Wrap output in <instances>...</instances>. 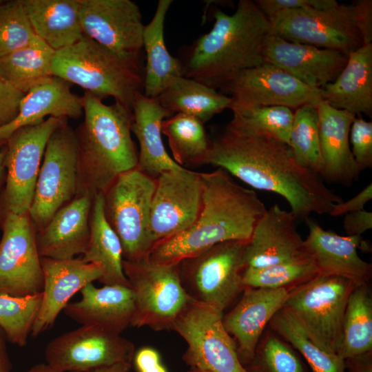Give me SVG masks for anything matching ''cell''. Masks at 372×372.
<instances>
[{"label": "cell", "mask_w": 372, "mask_h": 372, "mask_svg": "<svg viewBox=\"0 0 372 372\" xmlns=\"http://www.w3.org/2000/svg\"><path fill=\"white\" fill-rule=\"evenodd\" d=\"M205 164L283 197L297 220H305L311 213L330 215L335 205L343 201L318 174L298 162L289 144L264 132L227 123L209 137Z\"/></svg>", "instance_id": "6da1fadb"}, {"label": "cell", "mask_w": 372, "mask_h": 372, "mask_svg": "<svg viewBox=\"0 0 372 372\" xmlns=\"http://www.w3.org/2000/svg\"><path fill=\"white\" fill-rule=\"evenodd\" d=\"M200 176L203 203L197 220L187 230L157 241L147 256L150 262L176 265L218 243L250 238L267 209L257 194L220 168Z\"/></svg>", "instance_id": "7a4b0ae2"}, {"label": "cell", "mask_w": 372, "mask_h": 372, "mask_svg": "<svg viewBox=\"0 0 372 372\" xmlns=\"http://www.w3.org/2000/svg\"><path fill=\"white\" fill-rule=\"evenodd\" d=\"M210 31L190 47L183 76L212 88H222L241 71L264 63L265 40L273 32L254 1L240 0L235 12L217 10Z\"/></svg>", "instance_id": "3957f363"}, {"label": "cell", "mask_w": 372, "mask_h": 372, "mask_svg": "<svg viewBox=\"0 0 372 372\" xmlns=\"http://www.w3.org/2000/svg\"><path fill=\"white\" fill-rule=\"evenodd\" d=\"M84 118L74 130L79 156L77 196L104 194L121 174L135 169L138 152L132 138V110L85 92Z\"/></svg>", "instance_id": "277c9868"}, {"label": "cell", "mask_w": 372, "mask_h": 372, "mask_svg": "<svg viewBox=\"0 0 372 372\" xmlns=\"http://www.w3.org/2000/svg\"><path fill=\"white\" fill-rule=\"evenodd\" d=\"M52 74L101 99L113 97L131 110L136 95L143 92L142 65L122 59L85 35L55 52Z\"/></svg>", "instance_id": "5b68a950"}, {"label": "cell", "mask_w": 372, "mask_h": 372, "mask_svg": "<svg viewBox=\"0 0 372 372\" xmlns=\"http://www.w3.org/2000/svg\"><path fill=\"white\" fill-rule=\"evenodd\" d=\"M154 178L136 167L118 175L103 194L104 215L118 236L123 259L147 257L155 244L151 231Z\"/></svg>", "instance_id": "8992f818"}, {"label": "cell", "mask_w": 372, "mask_h": 372, "mask_svg": "<svg viewBox=\"0 0 372 372\" xmlns=\"http://www.w3.org/2000/svg\"><path fill=\"white\" fill-rule=\"evenodd\" d=\"M246 242H223L180 261V279L189 298L223 313L245 288Z\"/></svg>", "instance_id": "52a82bcc"}, {"label": "cell", "mask_w": 372, "mask_h": 372, "mask_svg": "<svg viewBox=\"0 0 372 372\" xmlns=\"http://www.w3.org/2000/svg\"><path fill=\"white\" fill-rule=\"evenodd\" d=\"M123 269L134 294L131 327L170 331L191 298L180 279L178 264L159 265L147 257L123 260Z\"/></svg>", "instance_id": "ba28073f"}, {"label": "cell", "mask_w": 372, "mask_h": 372, "mask_svg": "<svg viewBox=\"0 0 372 372\" xmlns=\"http://www.w3.org/2000/svg\"><path fill=\"white\" fill-rule=\"evenodd\" d=\"M68 120L51 134L44 152L28 211L36 232L77 195L78 147L74 130Z\"/></svg>", "instance_id": "9c48e42d"}, {"label": "cell", "mask_w": 372, "mask_h": 372, "mask_svg": "<svg viewBox=\"0 0 372 372\" xmlns=\"http://www.w3.org/2000/svg\"><path fill=\"white\" fill-rule=\"evenodd\" d=\"M355 286L347 278L318 273L289 290L282 308L338 354L344 312Z\"/></svg>", "instance_id": "30bf717a"}, {"label": "cell", "mask_w": 372, "mask_h": 372, "mask_svg": "<svg viewBox=\"0 0 372 372\" xmlns=\"http://www.w3.org/2000/svg\"><path fill=\"white\" fill-rule=\"evenodd\" d=\"M67 118L50 116L14 131L7 139L6 178L0 192V223L8 214H28L47 143Z\"/></svg>", "instance_id": "8fae6325"}, {"label": "cell", "mask_w": 372, "mask_h": 372, "mask_svg": "<svg viewBox=\"0 0 372 372\" xmlns=\"http://www.w3.org/2000/svg\"><path fill=\"white\" fill-rule=\"evenodd\" d=\"M223 313L190 299L172 328L187 344L182 359L192 368L209 372H249L223 325Z\"/></svg>", "instance_id": "7c38bea8"}, {"label": "cell", "mask_w": 372, "mask_h": 372, "mask_svg": "<svg viewBox=\"0 0 372 372\" xmlns=\"http://www.w3.org/2000/svg\"><path fill=\"white\" fill-rule=\"evenodd\" d=\"M273 32L282 39L349 54L362 46L351 4L326 9L280 11L268 17Z\"/></svg>", "instance_id": "4fadbf2b"}, {"label": "cell", "mask_w": 372, "mask_h": 372, "mask_svg": "<svg viewBox=\"0 0 372 372\" xmlns=\"http://www.w3.org/2000/svg\"><path fill=\"white\" fill-rule=\"evenodd\" d=\"M135 347L121 334L93 325L61 334L45 349L46 364L62 372H92L117 363L132 364Z\"/></svg>", "instance_id": "5bb4252c"}, {"label": "cell", "mask_w": 372, "mask_h": 372, "mask_svg": "<svg viewBox=\"0 0 372 372\" xmlns=\"http://www.w3.org/2000/svg\"><path fill=\"white\" fill-rule=\"evenodd\" d=\"M84 34L125 61L141 65L145 25L131 0H79Z\"/></svg>", "instance_id": "9a60e30c"}, {"label": "cell", "mask_w": 372, "mask_h": 372, "mask_svg": "<svg viewBox=\"0 0 372 372\" xmlns=\"http://www.w3.org/2000/svg\"><path fill=\"white\" fill-rule=\"evenodd\" d=\"M0 228V295L24 297L41 293V257L29 214H8Z\"/></svg>", "instance_id": "2e32d148"}, {"label": "cell", "mask_w": 372, "mask_h": 372, "mask_svg": "<svg viewBox=\"0 0 372 372\" xmlns=\"http://www.w3.org/2000/svg\"><path fill=\"white\" fill-rule=\"evenodd\" d=\"M231 99L229 109L240 111L256 106H285L290 109L317 105L321 90L311 87L271 64L240 72L221 88Z\"/></svg>", "instance_id": "e0dca14e"}, {"label": "cell", "mask_w": 372, "mask_h": 372, "mask_svg": "<svg viewBox=\"0 0 372 372\" xmlns=\"http://www.w3.org/2000/svg\"><path fill=\"white\" fill-rule=\"evenodd\" d=\"M202 203L200 172L183 167L163 172L156 178L152 201L151 231L155 242L189 229Z\"/></svg>", "instance_id": "ac0fdd59"}, {"label": "cell", "mask_w": 372, "mask_h": 372, "mask_svg": "<svg viewBox=\"0 0 372 372\" xmlns=\"http://www.w3.org/2000/svg\"><path fill=\"white\" fill-rule=\"evenodd\" d=\"M296 218L278 204L267 209L244 250L246 267L262 268L311 256L296 228Z\"/></svg>", "instance_id": "d6986e66"}, {"label": "cell", "mask_w": 372, "mask_h": 372, "mask_svg": "<svg viewBox=\"0 0 372 372\" xmlns=\"http://www.w3.org/2000/svg\"><path fill=\"white\" fill-rule=\"evenodd\" d=\"M263 58L264 63L279 68L308 86L321 89L338 77L348 54L291 42L272 32L265 40Z\"/></svg>", "instance_id": "ffe728a7"}, {"label": "cell", "mask_w": 372, "mask_h": 372, "mask_svg": "<svg viewBox=\"0 0 372 372\" xmlns=\"http://www.w3.org/2000/svg\"><path fill=\"white\" fill-rule=\"evenodd\" d=\"M289 290L245 287L236 306L223 317V325L236 340L238 355L246 368L252 361L266 325L281 309Z\"/></svg>", "instance_id": "44dd1931"}, {"label": "cell", "mask_w": 372, "mask_h": 372, "mask_svg": "<svg viewBox=\"0 0 372 372\" xmlns=\"http://www.w3.org/2000/svg\"><path fill=\"white\" fill-rule=\"evenodd\" d=\"M43 287L39 311L30 335L37 337L51 328L72 297L89 283L99 280V265L85 262L80 258H41Z\"/></svg>", "instance_id": "7402d4cb"}, {"label": "cell", "mask_w": 372, "mask_h": 372, "mask_svg": "<svg viewBox=\"0 0 372 372\" xmlns=\"http://www.w3.org/2000/svg\"><path fill=\"white\" fill-rule=\"evenodd\" d=\"M317 109L322 158L320 176L324 181L349 187L360 174L349 143L351 126L356 116L323 100L318 102Z\"/></svg>", "instance_id": "603a6c76"}, {"label": "cell", "mask_w": 372, "mask_h": 372, "mask_svg": "<svg viewBox=\"0 0 372 372\" xmlns=\"http://www.w3.org/2000/svg\"><path fill=\"white\" fill-rule=\"evenodd\" d=\"M304 221L309 231L304 243L319 273L344 278L355 285H367L372 266L358 254L361 236H342L327 231L311 218Z\"/></svg>", "instance_id": "cb8c5ba5"}, {"label": "cell", "mask_w": 372, "mask_h": 372, "mask_svg": "<svg viewBox=\"0 0 372 372\" xmlns=\"http://www.w3.org/2000/svg\"><path fill=\"white\" fill-rule=\"evenodd\" d=\"M93 198L76 196L60 208L46 225L36 232L41 258L72 259L85 252L90 238V217Z\"/></svg>", "instance_id": "d4e9b609"}, {"label": "cell", "mask_w": 372, "mask_h": 372, "mask_svg": "<svg viewBox=\"0 0 372 372\" xmlns=\"http://www.w3.org/2000/svg\"><path fill=\"white\" fill-rule=\"evenodd\" d=\"M81 300L69 302L64 313L81 325H93L121 334L130 326L134 311L130 287L89 283L81 291Z\"/></svg>", "instance_id": "484cf974"}, {"label": "cell", "mask_w": 372, "mask_h": 372, "mask_svg": "<svg viewBox=\"0 0 372 372\" xmlns=\"http://www.w3.org/2000/svg\"><path fill=\"white\" fill-rule=\"evenodd\" d=\"M83 114L82 96L72 92L70 83L52 76L25 94L17 116L0 127V142L6 141L17 130L39 123L48 117L77 119Z\"/></svg>", "instance_id": "4316f807"}, {"label": "cell", "mask_w": 372, "mask_h": 372, "mask_svg": "<svg viewBox=\"0 0 372 372\" xmlns=\"http://www.w3.org/2000/svg\"><path fill=\"white\" fill-rule=\"evenodd\" d=\"M132 114L131 130L139 145L136 168L156 178L163 172L182 167L168 154L161 136L163 121L173 114L143 92L136 96Z\"/></svg>", "instance_id": "83f0119b"}, {"label": "cell", "mask_w": 372, "mask_h": 372, "mask_svg": "<svg viewBox=\"0 0 372 372\" xmlns=\"http://www.w3.org/2000/svg\"><path fill=\"white\" fill-rule=\"evenodd\" d=\"M321 90L322 100L353 114L372 113V43L348 54L347 62L331 83Z\"/></svg>", "instance_id": "f1b7e54d"}, {"label": "cell", "mask_w": 372, "mask_h": 372, "mask_svg": "<svg viewBox=\"0 0 372 372\" xmlns=\"http://www.w3.org/2000/svg\"><path fill=\"white\" fill-rule=\"evenodd\" d=\"M37 35L53 50L81 40L83 31L79 0H21Z\"/></svg>", "instance_id": "f546056e"}, {"label": "cell", "mask_w": 372, "mask_h": 372, "mask_svg": "<svg viewBox=\"0 0 372 372\" xmlns=\"http://www.w3.org/2000/svg\"><path fill=\"white\" fill-rule=\"evenodd\" d=\"M172 2L159 0L152 20L144 28L143 48L146 63L143 94L152 99L157 98L173 78L183 76L180 59L170 54L165 41V21Z\"/></svg>", "instance_id": "4dcf8cb0"}, {"label": "cell", "mask_w": 372, "mask_h": 372, "mask_svg": "<svg viewBox=\"0 0 372 372\" xmlns=\"http://www.w3.org/2000/svg\"><path fill=\"white\" fill-rule=\"evenodd\" d=\"M103 205V194H96L90 212L89 242L81 258L99 265L101 275L99 282L103 285L129 287L123 269L121 244L105 220Z\"/></svg>", "instance_id": "1f68e13d"}, {"label": "cell", "mask_w": 372, "mask_h": 372, "mask_svg": "<svg viewBox=\"0 0 372 372\" xmlns=\"http://www.w3.org/2000/svg\"><path fill=\"white\" fill-rule=\"evenodd\" d=\"M156 99L173 114L191 115L203 123L229 108L231 103L229 96L183 76L173 78Z\"/></svg>", "instance_id": "d6a6232c"}, {"label": "cell", "mask_w": 372, "mask_h": 372, "mask_svg": "<svg viewBox=\"0 0 372 372\" xmlns=\"http://www.w3.org/2000/svg\"><path fill=\"white\" fill-rule=\"evenodd\" d=\"M269 323L278 334L300 352L312 372H345V361L285 309H280Z\"/></svg>", "instance_id": "836d02e7"}, {"label": "cell", "mask_w": 372, "mask_h": 372, "mask_svg": "<svg viewBox=\"0 0 372 372\" xmlns=\"http://www.w3.org/2000/svg\"><path fill=\"white\" fill-rule=\"evenodd\" d=\"M372 349V298L366 285H355L347 304L338 355L344 361Z\"/></svg>", "instance_id": "e575fe53"}, {"label": "cell", "mask_w": 372, "mask_h": 372, "mask_svg": "<svg viewBox=\"0 0 372 372\" xmlns=\"http://www.w3.org/2000/svg\"><path fill=\"white\" fill-rule=\"evenodd\" d=\"M55 51L38 37L29 45L0 58V74L26 94L50 78Z\"/></svg>", "instance_id": "d590c367"}, {"label": "cell", "mask_w": 372, "mask_h": 372, "mask_svg": "<svg viewBox=\"0 0 372 372\" xmlns=\"http://www.w3.org/2000/svg\"><path fill=\"white\" fill-rule=\"evenodd\" d=\"M161 133L168 141L173 160L179 165H203L209 147V136L204 123L185 114L176 113L165 118Z\"/></svg>", "instance_id": "8d00e7d4"}, {"label": "cell", "mask_w": 372, "mask_h": 372, "mask_svg": "<svg viewBox=\"0 0 372 372\" xmlns=\"http://www.w3.org/2000/svg\"><path fill=\"white\" fill-rule=\"evenodd\" d=\"M317 105L307 104L293 112L289 145L298 162L318 174L322 169Z\"/></svg>", "instance_id": "74e56055"}, {"label": "cell", "mask_w": 372, "mask_h": 372, "mask_svg": "<svg viewBox=\"0 0 372 372\" xmlns=\"http://www.w3.org/2000/svg\"><path fill=\"white\" fill-rule=\"evenodd\" d=\"M319 273L311 256L262 268H245L242 282L245 287L291 290Z\"/></svg>", "instance_id": "f35d334b"}, {"label": "cell", "mask_w": 372, "mask_h": 372, "mask_svg": "<svg viewBox=\"0 0 372 372\" xmlns=\"http://www.w3.org/2000/svg\"><path fill=\"white\" fill-rule=\"evenodd\" d=\"M42 301V292L24 297L0 295V327L8 341L19 347L27 344Z\"/></svg>", "instance_id": "ab89813d"}, {"label": "cell", "mask_w": 372, "mask_h": 372, "mask_svg": "<svg viewBox=\"0 0 372 372\" xmlns=\"http://www.w3.org/2000/svg\"><path fill=\"white\" fill-rule=\"evenodd\" d=\"M293 112L280 105L256 106L234 112L228 123L232 127L266 133L289 144Z\"/></svg>", "instance_id": "60d3db41"}, {"label": "cell", "mask_w": 372, "mask_h": 372, "mask_svg": "<svg viewBox=\"0 0 372 372\" xmlns=\"http://www.w3.org/2000/svg\"><path fill=\"white\" fill-rule=\"evenodd\" d=\"M37 37L21 0L0 4V58L27 46Z\"/></svg>", "instance_id": "b9f144b4"}, {"label": "cell", "mask_w": 372, "mask_h": 372, "mask_svg": "<svg viewBox=\"0 0 372 372\" xmlns=\"http://www.w3.org/2000/svg\"><path fill=\"white\" fill-rule=\"evenodd\" d=\"M249 372H308L296 352L290 345L275 336H269L257 347Z\"/></svg>", "instance_id": "7bdbcfd3"}, {"label": "cell", "mask_w": 372, "mask_h": 372, "mask_svg": "<svg viewBox=\"0 0 372 372\" xmlns=\"http://www.w3.org/2000/svg\"><path fill=\"white\" fill-rule=\"evenodd\" d=\"M351 150L359 170L372 167V122L355 117L349 133Z\"/></svg>", "instance_id": "ee69618b"}, {"label": "cell", "mask_w": 372, "mask_h": 372, "mask_svg": "<svg viewBox=\"0 0 372 372\" xmlns=\"http://www.w3.org/2000/svg\"><path fill=\"white\" fill-rule=\"evenodd\" d=\"M254 1L267 18L282 10L326 9L338 3L335 0H256Z\"/></svg>", "instance_id": "f6af8a7d"}, {"label": "cell", "mask_w": 372, "mask_h": 372, "mask_svg": "<svg viewBox=\"0 0 372 372\" xmlns=\"http://www.w3.org/2000/svg\"><path fill=\"white\" fill-rule=\"evenodd\" d=\"M25 94L0 74V127L14 119Z\"/></svg>", "instance_id": "bcb514c9"}, {"label": "cell", "mask_w": 372, "mask_h": 372, "mask_svg": "<svg viewBox=\"0 0 372 372\" xmlns=\"http://www.w3.org/2000/svg\"><path fill=\"white\" fill-rule=\"evenodd\" d=\"M353 17L363 44L372 43V1L358 0L351 3Z\"/></svg>", "instance_id": "7dc6e473"}, {"label": "cell", "mask_w": 372, "mask_h": 372, "mask_svg": "<svg viewBox=\"0 0 372 372\" xmlns=\"http://www.w3.org/2000/svg\"><path fill=\"white\" fill-rule=\"evenodd\" d=\"M343 228L348 236H361L372 228V212L362 209L345 214Z\"/></svg>", "instance_id": "c3c4849f"}, {"label": "cell", "mask_w": 372, "mask_h": 372, "mask_svg": "<svg viewBox=\"0 0 372 372\" xmlns=\"http://www.w3.org/2000/svg\"><path fill=\"white\" fill-rule=\"evenodd\" d=\"M372 198V184L370 183L360 192L347 201L335 205L330 216H339L364 209V205Z\"/></svg>", "instance_id": "681fc988"}, {"label": "cell", "mask_w": 372, "mask_h": 372, "mask_svg": "<svg viewBox=\"0 0 372 372\" xmlns=\"http://www.w3.org/2000/svg\"><path fill=\"white\" fill-rule=\"evenodd\" d=\"M134 357L138 372H167L161 362L159 353L153 348H141Z\"/></svg>", "instance_id": "f907efd6"}, {"label": "cell", "mask_w": 372, "mask_h": 372, "mask_svg": "<svg viewBox=\"0 0 372 372\" xmlns=\"http://www.w3.org/2000/svg\"><path fill=\"white\" fill-rule=\"evenodd\" d=\"M8 339L0 327V372H11L12 366L7 350Z\"/></svg>", "instance_id": "816d5d0a"}, {"label": "cell", "mask_w": 372, "mask_h": 372, "mask_svg": "<svg viewBox=\"0 0 372 372\" xmlns=\"http://www.w3.org/2000/svg\"><path fill=\"white\" fill-rule=\"evenodd\" d=\"M345 362L349 364L351 372H372L371 353Z\"/></svg>", "instance_id": "f5cc1de1"}, {"label": "cell", "mask_w": 372, "mask_h": 372, "mask_svg": "<svg viewBox=\"0 0 372 372\" xmlns=\"http://www.w3.org/2000/svg\"><path fill=\"white\" fill-rule=\"evenodd\" d=\"M6 152L7 147L6 143L0 148V192L5 184L6 178V169L5 167V158L6 155Z\"/></svg>", "instance_id": "db71d44e"}, {"label": "cell", "mask_w": 372, "mask_h": 372, "mask_svg": "<svg viewBox=\"0 0 372 372\" xmlns=\"http://www.w3.org/2000/svg\"><path fill=\"white\" fill-rule=\"evenodd\" d=\"M131 369V364L117 363L110 366L99 369L92 372H129Z\"/></svg>", "instance_id": "11a10c76"}, {"label": "cell", "mask_w": 372, "mask_h": 372, "mask_svg": "<svg viewBox=\"0 0 372 372\" xmlns=\"http://www.w3.org/2000/svg\"><path fill=\"white\" fill-rule=\"evenodd\" d=\"M28 372H62L56 370L46 363H39L31 367Z\"/></svg>", "instance_id": "9f6ffc18"}, {"label": "cell", "mask_w": 372, "mask_h": 372, "mask_svg": "<svg viewBox=\"0 0 372 372\" xmlns=\"http://www.w3.org/2000/svg\"><path fill=\"white\" fill-rule=\"evenodd\" d=\"M187 372H209V371H205L200 370L196 368L190 367L189 370Z\"/></svg>", "instance_id": "6f0895ef"}, {"label": "cell", "mask_w": 372, "mask_h": 372, "mask_svg": "<svg viewBox=\"0 0 372 372\" xmlns=\"http://www.w3.org/2000/svg\"><path fill=\"white\" fill-rule=\"evenodd\" d=\"M6 141H3V142H0V148L3 146L6 143Z\"/></svg>", "instance_id": "680465c9"}, {"label": "cell", "mask_w": 372, "mask_h": 372, "mask_svg": "<svg viewBox=\"0 0 372 372\" xmlns=\"http://www.w3.org/2000/svg\"><path fill=\"white\" fill-rule=\"evenodd\" d=\"M3 1H2V0H0V4H1V3L3 2Z\"/></svg>", "instance_id": "91938a15"}]
</instances>
